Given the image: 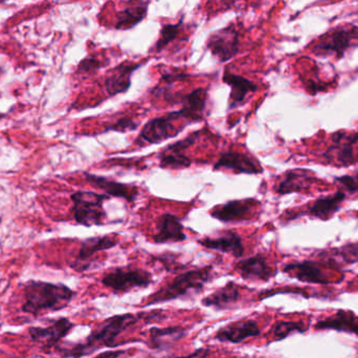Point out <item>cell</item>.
<instances>
[{
    "instance_id": "obj_4",
    "label": "cell",
    "mask_w": 358,
    "mask_h": 358,
    "mask_svg": "<svg viewBox=\"0 0 358 358\" xmlns=\"http://www.w3.org/2000/svg\"><path fill=\"white\" fill-rule=\"evenodd\" d=\"M73 218L78 224L86 227L102 226L107 219L104 201L111 198L104 193L92 191H77L71 195Z\"/></svg>"
},
{
    "instance_id": "obj_37",
    "label": "cell",
    "mask_w": 358,
    "mask_h": 358,
    "mask_svg": "<svg viewBox=\"0 0 358 358\" xmlns=\"http://www.w3.org/2000/svg\"><path fill=\"white\" fill-rule=\"evenodd\" d=\"M210 353H212V351H210V348H200L198 350L194 351L191 354L174 358H208L210 357Z\"/></svg>"
},
{
    "instance_id": "obj_10",
    "label": "cell",
    "mask_w": 358,
    "mask_h": 358,
    "mask_svg": "<svg viewBox=\"0 0 358 358\" xmlns=\"http://www.w3.org/2000/svg\"><path fill=\"white\" fill-rule=\"evenodd\" d=\"M358 142V132L352 134L338 132L332 136V144L324 153L327 161H334L343 166H350L358 161L355 147Z\"/></svg>"
},
{
    "instance_id": "obj_39",
    "label": "cell",
    "mask_w": 358,
    "mask_h": 358,
    "mask_svg": "<svg viewBox=\"0 0 358 358\" xmlns=\"http://www.w3.org/2000/svg\"><path fill=\"white\" fill-rule=\"evenodd\" d=\"M357 216H358V212H357Z\"/></svg>"
},
{
    "instance_id": "obj_8",
    "label": "cell",
    "mask_w": 358,
    "mask_h": 358,
    "mask_svg": "<svg viewBox=\"0 0 358 358\" xmlns=\"http://www.w3.org/2000/svg\"><path fill=\"white\" fill-rule=\"evenodd\" d=\"M206 48L213 56L224 63L237 56L240 50V32L235 25H229L208 37Z\"/></svg>"
},
{
    "instance_id": "obj_32",
    "label": "cell",
    "mask_w": 358,
    "mask_h": 358,
    "mask_svg": "<svg viewBox=\"0 0 358 358\" xmlns=\"http://www.w3.org/2000/svg\"><path fill=\"white\" fill-rule=\"evenodd\" d=\"M138 128V122L136 120L132 119L130 117H124L121 119L117 120L115 123L111 124L104 132H132Z\"/></svg>"
},
{
    "instance_id": "obj_5",
    "label": "cell",
    "mask_w": 358,
    "mask_h": 358,
    "mask_svg": "<svg viewBox=\"0 0 358 358\" xmlns=\"http://www.w3.org/2000/svg\"><path fill=\"white\" fill-rule=\"evenodd\" d=\"M183 119L180 111H171L162 117L155 118L145 124L134 144L138 147L159 144L170 138L178 136L185 128H179L176 123Z\"/></svg>"
},
{
    "instance_id": "obj_7",
    "label": "cell",
    "mask_w": 358,
    "mask_h": 358,
    "mask_svg": "<svg viewBox=\"0 0 358 358\" xmlns=\"http://www.w3.org/2000/svg\"><path fill=\"white\" fill-rule=\"evenodd\" d=\"M153 283L152 275L141 268H115L103 277L102 284L115 294H127L131 290L147 288Z\"/></svg>"
},
{
    "instance_id": "obj_28",
    "label": "cell",
    "mask_w": 358,
    "mask_h": 358,
    "mask_svg": "<svg viewBox=\"0 0 358 358\" xmlns=\"http://www.w3.org/2000/svg\"><path fill=\"white\" fill-rule=\"evenodd\" d=\"M149 4L150 1L136 2L134 6H127L117 13L115 29L119 31H127L142 22L146 18Z\"/></svg>"
},
{
    "instance_id": "obj_36",
    "label": "cell",
    "mask_w": 358,
    "mask_h": 358,
    "mask_svg": "<svg viewBox=\"0 0 358 358\" xmlns=\"http://www.w3.org/2000/svg\"><path fill=\"white\" fill-rule=\"evenodd\" d=\"M127 355V351L125 350H115V351H105V352L100 353L94 358H125Z\"/></svg>"
},
{
    "instance_id": "obj_14",
    "label": "cell",
    "mask_w": 358,
    "mask_h": 358,
    "mask_svg": "<svg viewBox=\"0 0 358 358\" xmlns=\"http://www.w3.org/2000/svg\"><path fill=\"white\" fill-rule=\"evenodd\" d=\"M346 198V193L343 189H338L334 195L315 200L304 212L292 214L289 216V220H294V219L302 216H313V218L320 219L322 221L329 220L341 209Z\"/></svg>"
},
{
    "instance_id": "obj_20",
    "label": "cell",
    "mask_w": 358,
    "mask_h": 358,
    "mask_svg": "<svg viewBox=\"0 0 358 358\" xmlns=\"http://www.w3.org/2000/svg\"><path fill=\"white\" fill-rule=\"evenodd\" d=\"M142 65L143 63L124 62L113 67L105 79V88L109 96L127 92L131 86L132 75Z\"/></svg>"
},
{
    "instance_id": "obj_31",
    "label": "cell",
    "mask_w": 358,
    "mask_h": 358,
    "mask_svg": "<svg viewBox=\"0 0 358 358\" xmlns=\"http://www.w3.org/2000/svg\"><path fill=\"white\" fill-rule=\"evenodd\" d=\"M308 328L301 322H278L271 329V336L275 340H282L292 333H304Z\"/></svg>"
},
{
    "instance_id": "obj_12",
    "label": "cell",
    "mask_w": 358,
    "mask_h": 358,
    "mask_svg": "<svg viewBox=\"0 0 358 358\" xmlns=\"http://www.w3.org/2000/svg\"><path fill=\"white\" fill-rule=\"evenodd\" d=\"M213 170H229L238 174H259L263 172L262 165L258 160L248 153L233 151L221 153Z\"/></svg>"
},
{
    "instance_id": "obj_11",
    "label": "cell",
    "mask_w": 358,
    "mask_h": 358,
    "mask_svg": "<svg viewBox=\"0 0 358 358\" xmlns=\"http://www.w3.org/2000/svg\"><path fill=\"white\" fill-rule=\"evenodd\" d=\"M258 200H233L221 204L210 210L212 218L223 223L244 222L252 219L255 208L259 205Z\"/></svg>"
},
{
    "instance_id": "obj_35",
    "label": "cell",
    "mask_w": 358,
    "mask_h": 358,
    "mask_svg": "<svg viewBox=\"0 0 358 358\" xmlns=\"http://www.w3.org/2000/svg\"><path fill=\"white\" fill-rule=\"evenodd\" d=\"M178 256H173V254H164V256H155L153 258V261H157L161 263L162 266L165 267L166 270L170 271L173 270L174 268H178V263L176 262Z\"/></svg>"
},
{
    "instance_id": "obj_27",
    "label": "cell",
    "mask_w": 358,
    "mask_h": 358,
    "mask_svg": "<svg viewBox=\"0 0 358 358\" xmlns=\"http://www.w3.org/2000/svg\"><path fill=\"white\" fill-rule=\"evenodd\" d=\"M317 330H336L358 336V315L352 311L338 310L315 324Z\"/></svg>"
},
{
    "instance_id": "obj_29",
    "label": "cell",
    "mask_w": 358,
    "mask_h": 358,
    "mask_svg": "<svg viewBox=\"0 0 358 358\" xmlns=\"http://www.w3.org/2000/svg\"><path fill=\"white\" fill-rule=\"evenodd\" d=\"M119 244V240L115 235H103V237H90L82 243L78 260L86 261L92 258L96 252L113 249Z\"/></svg>"
},
{
    "instance_id": "obj_16",
    "label": "cell",
    "mask_w": 358,
    "mask_h": 358,
    "mask_svg": "<svg viewBox=\"0 0 358 358\" xmlns=\"http://www.w3.org/2000/svg\"><path fill=\"white\" fill-rule=\"evenodd\" d=\"M260 334V326L256 321L242 319V321L234 322L219 329L214 336V340L221 343L240 344L248 338H257Z\"/></svg>"
},
{
    "instance_id": "obj_19",
    "label": "cell",
    "mask_w": 358,
    "mask_h": 358,
    "mask_svg": "<svg viewBox=\"0 0 358 358\" xmlns=\"http://www.w3.org/2000/svg\"><path fill=\"white\" fill-rule=\"evenodd\" d=\"M85 179L92 186L102 189L104 195L110 198H121L126 201H136L138 195V188L134 185L125 184V183L117 182L115 180L106 178V177L96 176V174L85 172Z\"/></svg>"
},
{
    "instance_id": "obj_3",
    "label": "cell",
    "mask_w": 358,
    "mask_h": 358,
    "mask_svg": "<svg viewBox=\"0 0 358 358\" xmlns=\"http://www.w3.org/2000/svg\"><path fill=\"white\" fill-rule=\"evenodd\" d=\"M212 277L213 266L201 267L180 273L170 283L151 294L144 303V307L178 300L187 296L189 292H200Z\"/></svg>"
},
{
    "instance_id": "obj_24",
    "label": "cell",
    "mask_w": 358,
    "mask_h": 358,
    "mask_svg": "<svg viewBox=\"0 0 358 358\" xmlns=\"http://www.w3.org/2000/svg\"><path fill=\"white\" fill-rule=\"evenodd\" d=\"M206 101H208L206 88H198L193 92L185 95L181 102L182 106L179 109L182 113L183 119L187 120V123L203 121Z\"/></svg>"
},
{
    "instance_id": "obj_26",
    "label": "cell",
    "mask_w": 358,
    "mask_h": 358,
    "mask_svg": "<svg viewBox=\"0 0 358 358\" xmlns=\"http://www.w3.org/2000/svg\"><path fill=\"white\" fill-rule=\"evenodd\" d=\"M187 333V328L180 326L153 327L149 330L148 345L153 350H169L176 342L185 338Z\"/></svg>"
},
{
    "instance_id": "obj_30",
    "label": "cell",
    "mask_w": 358,
    "mask_h": 358,
    "mask_svg": "<svg viewBox=\"0 0 358 358\" xmlns=\"http://www.w3.org/2000/svg\"><path fill=\"white\" fill-rule=\"evenodd\" d=\"M181 27H182V20L178 21V23L164 25L162 27L161 32H159V39H157V43L151 50L157 53V54L163 52L171 42L178 39Z\"/></svg>"
},
{
    "instance_id": "obj_21",
    "label": "cell",
    "mask_w": 358,
    "mask_h": 358,
    "mask_svg": "<svg viewBox=\"0 0 358 358\" xmlns=\"http://www.w3.org/2000/svg\"><path fill=\"white\" fill-rule=\"evenodd\" d=\"M222 81L231 88L229 109H235L243 104L248 95L258 90V85L248 78L234 74L229 69L223 73Z\"/></svg>"
},
{
    "instance_id": "obj_22",
    "label": "cell",
    "mask_w": 358,
    "mask_h": 358,
    "mask_svg": "<svg viewBox=\"0 0 358 358\" xmlns=\"http://www.w3.org/2000/svg\"><path fill=\"white\" fill-rule=\"evenodd\" d=\"M185 240L187 235L178 216L172 214H164L159 216L157 224V233L153 235L155 243H178Z\"/></svg>"
},
{
    "instance_id": "obj_25",
    "label": "cell",
    "mask_w": 358,
    "mask_h": 358,
    "mask_svg": "<svg viewBox=\"0 0 358 358\" xmlns=\"http://www.w3.org/2000/svg\"><path fill=\"white\" fill-rule=\"evenodd\" d=\"M240 286L235 282H229L227 285L219 288L216 291L206 296L201 301V304L208 308H214L216 310H229L237 304L240 300Z\"/></svg>"
},
{
    "instance_id": "obj_2",
    "label": "cell",
    "mask_w": 358,
    "mask_h": 358,
    "mask_svg": "<svg viewBox=\"0 0 358 358\" xmlns=\"http://www.w3.org/2000/svg\"><path fill=\"white\" fill-rule=\"evenodd\" d=\"M75 292L63 284L29 281L24 286L25 303L22 311L38 315L42 311L61 310L71 303Z\"/></svg>"
},
{
    "instance_id": "obj_1",
    "label": "cell",
    "mask_w": 358,
    "mask_h": 358,
    "mask_svg": "<svg viewBox=\"0 0 358 358\" xmlns=\"http://www.w3.org/2000/svg\"><path fill=\"white\" fill-rule=\"evenodd\" d=\"M163 319L164 317L161 312L138 313V315L126 313V315H115L101 323L96 330L86 338L85 342L73 345L71 348H61L59 353L63 358L88 357L102 346L108 347V348L117 347L115 344L117 336L128 328L136 325L138 322L143 319L147 322H161Z\"/></svg>"
},
{
    "instance_id": "obj_17",
    "label": "cell",
    "mask_w": 358,
    "mask_h": 358,
    "mask_svg": "<svg viewBox=\"0 0 358 358\" xmlns=\"http://www.w3.org/2000/svg\"><path fill=\"white\" fill-rule=\"evenodd\" d=\"M326 265H321L315 261H303V262L290 263L283 267V273L301 282L311 284H330L329 277L324 268Z\"/></svg>"
},
{
    "instance_id": "obj_33",
    "label": "cell",
    "mask_w": 358,
    "mask_h": 358,
    "mask_svg": "<svg viewBox=\"0 0 358 358\" xmlns=\"http://www.w3.org/2000/svg\"><path fill=\"white\" fill-rule=\"evenodd\" d=\"M103 65H105V63L102 62V61L94 58V57L88 56L80 62L79 67H78V71L80 74L90 75V74H94L99 71Z\"/></svg>"
},
{
    "instance_id": "obj_23",
    "label": "cell",
    "mask_w": 358,
    "mask_h": 358,
    "mask_svg": "<svg viewBox=\"0 0 358 358\" xmlns=\"http://www.w3.org/2000/svg\"><path fill=\"white\" fill-rule=\"evenodd\" d=\"M315 181L313 174L307 170H288L283 178L275 185V191L278 195H289L294 193H304L308 191L311 183Z\"/></svg>"
},
{
    "instance_id": "obj_9",
    "label": "cell",
    "mask_w": 358,
    "mask_h": 358,
    "mask_svg": "<svg viewBox=\"0 0 358 358\" xmlns=\"http://www.w3.org/2000/svg\"><path fill=\"white\" fill-rule=\"evenodd\" d=\"M201 130L193 132L182 140L168 145L159 155V167L164 170H181L189 168L193 164V160L185 155V151L189 149L199 139Z\"/></svg>"
},
{
    "instance_id": "obj_38",
    "label": "cell",
    "mask_w": 358,
    "mask_h": 358,
    "mask_svg": "<svg viewBox=\"0 0 358 358\" xmlns=\"http://www.w3.org/2000/svg\"><path fill=\"white\" fill-rule=\"evenodd\" d=\"M1 71H1V69H0V74H1Z\"/></svg>"
},
{
    "instance_id": "obj_18",
    "label": "cell",
    "mask_w": 358,
    "mask_h": 358,
    "mask_svg": "<svg viewBox=\"0 0 358 358\" xmlns=\"http://www.w3.org/2000/svg\"><path fill=\"white\" fill-rule=\"evenodd\" d=\"M75 326L69 319H60L50 327H31L29 333L31 340L42 345L43 348H52L64 338Z\"/></svg>"
},
{
    "instance_id": "obj_34",
    "label": "cell",
    "mask_w": 358,
    "mask_h": 358,
    "mask_svg": "<svg viewBox=\"0 0 358 358\" xmlns=\"http://www.w3.org/2000/svg\"><path fill=\"white\" fill-rule=\"evenodd\" d=\"M336 182L340 183L345 191L350 193H358V172L355 176H343L336 178Z\"/></svg>"
},
{
    "instance_id": "obj_15",
    "label": "cell",
    "mask_w": 358,
    "mask_h": 358,
    "mask_svg": "<svg viewBox=\"0 0 358 358\" xmlns=\"http://www.w3.org/2000/svg\"><path fill=\"white\" fill-rule=\"evenodd\" d=\"M197 243L206 249L231 254L234 258H241L245 252L242 237L234 230H224L215 237H202Z\"/></svg>"
},
{
    "instance_id": "obj_13",
    "label": "cell",
    "mask_w": 358,
    "mask_h": 358,
    "mask_svg": "<svg viewBox=\"0 0 358 358\" xmlns=\"http://www.w3.org/2000/svg\"><path fill=\"white\" fill-rule=\"evenodd\" d=\"M235 270L242 279L248 281L268 282L277 275V268L271 266L262 254L243 259L236 263Z\"/></svg>"
},
{
    "instance_id": "obj_6",
    "label": "cell",
    "mask_w": 358,
    "mask_h": 358,
    "mask_svg": "<svg viewBox=\"0 0 358 358\" xmlns=\"http://www.w3.org/2000/svg\"><path fill=\"white\" fill-rule=\"evenodd\" d=\"M358 46V27L357 25H340L329 33L322 36L313 46V52L317 56L334 55L338 59L345 56L349 48Z\"/></svg>"
}]
</instances>
